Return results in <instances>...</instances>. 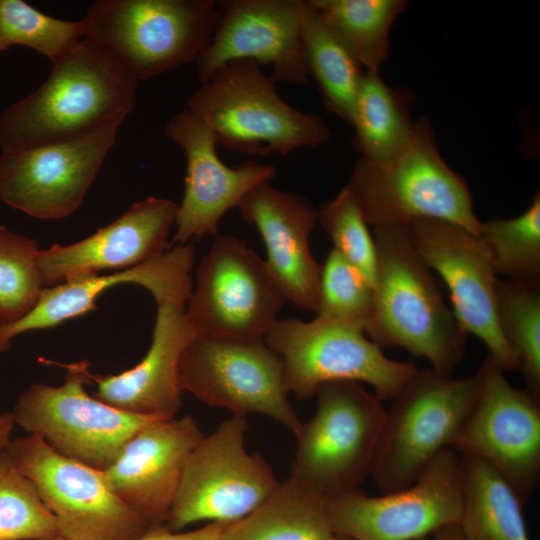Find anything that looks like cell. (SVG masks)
Segmentation results:
<instances>
[{"label":"cell","mask_w":540,"mask_h":540,"mask_svg":"<svg viewBox=\"0 0 540 540\" xmlns=\"http://www.w3.org/2000/svg\"><path fill=\"white\" fill-rule=\"evenodd\" d=\"M325 498L292 478L243 518L225 525L221 540H332Z\"/></svg>","instance_id":"obj_25"},{"label":"cell","mask_w":540,"mask_h":540,"mask_svg":"<svg viewBox=\"0 0 540 540\" xmlns=\"http://www.w3.org/2000/svg\"><path fill=\"white\" fill-rule=\"evenodd\" d=\"M264 341L282 360L289 394L299 399L328 382L354 381L369 384L381 401L392 400L418 371L414 362L387 357L362 328L317 316L278 319Z\"/></svg>","instance_id":"obj_8"},{"label":"cell","mask_w":540,"mask_h":540,"mask_svg":"<svg viewBox=\"0 0 540 540\" xmlns=\"http://www.w3.org/2000/svg\"><path fill=\"white\" fill-rule=\"evenodd\" d=\"M346 186L372 229L438 219L478 236L481 221L470 190L442 158L427 118L414 122L407 145L394 158L385 162L360 158Z\"/></svg>","instance_id":"obj_3"},{"label":"cell","mask_w":540,"mask_h":540,"mask_svg":"<svg viewBox=\"0 0 540 540\" xmlns=\"http://www.w3.org/2000/svg\"><path fill=\"white\" fill-rule=\"evenodd\" d=\"M227 524L208 523L191 531H172L162 526L149 529L141 536L127 540H221L223 529Z\"/></svg>","instance_id":"obj_37"},{"label":"cell","mask_w":540,"mask_h":540,"mask_svg":"<svg viewBox=\"0 0 540 540\" xmlns=\"http://www.w3.org/2000/svg\"><path fill=\"white\" fill-rule=\"evenodd\" d=\"M285 301L265 261L246 241L218 236L197 266L185 312L199 335L261 341Z\"/></svg>","instance_id":"obj_11"},{"label":"cell","mask_w":540,"mask_h":540,"mask_svg":"<svg viewBox=\"0 0 540 540\" xmlns=\"http://www.w3.org/2000/svg\"><path fill=\"white\" fill-rule=\"evenodd\" d=\"M51 64L36 90L1 113V150L80 138L121 125L133 111L138 81L90 41Z\"/></svg>","instance_id":"obj_1"},{"label":"cell","mask_w":540,"mask_h":540,"mask_svg":"<svg viewBox=\"0 0 540 540\" xmlns=\"http://www.w3.org/2000/svg\"><path fill=\"white\" fill-rule=\"evenodd\" d=\"M65 368L60 386L33 383L22 391L12 411L15 424L40 437L57 453L104 471L140 429L163 419L114 408L91 396L90 363L82 359Z\"/></svg>","instance_id":"obj_9"},{"label":"cell","mask_w":540,"mask_h":540,"mask_svg":"<svg viewBox=\"0 0 540 540\" xmlns=\"http://www.w3.org/2000/svg\"><path fill=\"white\" fill-rule=\"evenodd\" d=\"M14 426L15 420L12 412L0 414V452L5 451L12 440L11 434Z\"/></svg>","instance_id":"obj_38"},{"label":"cell","mask_w":540,"mask_h":540,"mask_svg":"<svg viewBox=\"0 0 540 540\" xmlns=\"http://www.w3.org/2000/svg\"><path fill=\"white\" fill-rule=\"evenodd\" d=\"M179 380L183 392L232 416L264 415L293 434L301 425L288 398L282 360L264 340L198 335L182 354Z\"/></svg>","instance_id":"obj_12"},{"label":"cell","mask_w":540,"mask_h":540,"mask_svg":"<svg viewBox=\"0 0 540 540\" xmlns=\"http://www.w3.org/2000/svg\"><path fill=\"white\" fill-rule=\"evenodd\" d=\"M201 83L186 109L227 150L283 156L298 148L318 147L330 138L325 121L289 105L278 94L276 81L254 61L229 62Z\"/></svg>","instance_id":"obj_4"},{"label":"cell","mask_w":540,"mask_h":540,"mask_svg":"<svg viewBox=\"0 0 540 540\" xmlns=\"http://www.w3.org/2000/svg\"><path fill=\"white\" fill-rule=\"evenodd\" d=\"M406 227L420 257L446 284L452 311L463 330L478 337L505 372L517 370L498 322V277L482 241L444 220L418 219Z\"/></svg>","instance_id":"obj_17"},{"label":"cell","mask_w":540,"mask_h":540,"mask_svg":"<svg viewBox=\"0 0 540 540\" xmlns=\"http://www.w3.org/2000/svg\"><path fill=\"white\" fill-rule=\"evenodd\" d=\"M198 335L186 315L185 305L157 304L152 343L144 358L119 374H91L97 385L93 396L129 413L175 417L183 393L179 380L181 357Z\"/></svg>","instance_id":"obj_24"},{"label":"cell","mask_w":540,"mask_h":540,"mask_svg":"<svg viewBox=\"0 0 540 540\" xmlns=\"http://www.w3.org/2000/svg\"><path fill=\"white\" fill-rule=\"evenodd\" d=\"M302 37L308 75L316 81L326 109L349 123L366 70L310 0L305 2Z\"/></svg>","instance_id":"obj_28"},{"label":"cell","mask_w":540,"mask_h":540,"mask_svg":"<svg viewBox=\"0 0 540 540\" xmlns=\"http://www.w3.org/2000/svg\"><path fill=\"white\" fill-rule=\"evenodd\" d=\"M477 237L488 250L497 276L512 280L539 279V192L521 215L481 221Z\"/></svg>","instance_id":"obj_31"},{"label":"cell","mask_w":540,"mask_h":540,"mask_svg":"<svg viewBox=\"0 0 540 540\" xmlns=\"http://www.w3.org/2000/svg\"><path fill=\"white\" fill-rule=\"evenodd\" d=\"M219 16L214 0H96L82 18L83 39L139 82L196 62Z\"/></svg>","instance_id":"obj_5"},{"label":"cell","mask_w":540,"mask_h":540,"mask_svg":"<svg viewBox=\"0 0 540 540\" xmlns=\"http://www.w3.org/2000/svg\"><path fill=\"white\" fill-rule=\"evenodd\" d=\"M237 208L259 231L267 251L265 264L286 301L316 312L321 264L310 248L317 222L311 201L266 182L252 189Z\"/></svg>","instance_id":"obj_23"},{"label":"cell","mask_w":540,"mask_h":540,"mask_svg":"<svg viewBox=\"0 0 540 540\" xmlns=\"http://www.w3.org/2000/svg\"><path fill=\"white\" fill-rule=\"evenodd\" d=\"M332 540H352V539L336 534V536Z\"/></svg>","instance_id":"obj_40"},{"label":"cell","mask_w":540,"mask_h":540,"mask_svg":"<svg viewBox=\"0 0 540 540\" xmlns=\"http://www.w3.org/2000/svg\"><path fill=\"white\" fill-rule=\"evenodd\" d=\"M120 125L61 142L1 150L0 200L42 220L62 219L83 202Z\"/></svg>","instance_id":"obj_16"},{"label":"cell","mask_w":540,"mask_h":540,"mask_svg":"<svg viewBox=\"0 0 540 540\" xmlns=\"http://www.w3.org/2000/svg\"><path fill=\"white\" fill-rule=\"evenodd\" d=\"M6 452L36 486L66 540H127L149 524L110 488L103 471L67 458L29 434L10 441Z\"/></svg>","instance_id":"obj_13"},{"label":"cell","mask_w":540,"mask_h":540,"mask_svg":"<svg viewBox=\"0 0 540 540\" xmlns=\"http://www.w3.org/2000/svg\"><path fill=\"white\" fill-rule=\"evenodd\" d=\"M317 221L330 236L335 249L374 284L376 247L372 232L352 193L345 186L317 209Z\"/></svg>","instance_id":"obj_36"},{"label":"cell","mask_w":540,"mask_h":540,"mask_svg":"<svg viewBox=\"0 0 540 540\" xmlns=\"http://www.w3.org/2000/svg\"><path fill=\"white\" fill-rule=\"evenodd\" d=\"M83 38L82 19L62 20L22 0H0V54L19 45L53 61Z\"/></svg>","instance_id":"obj_33"},{"label":"cell","mask_w":540,"mask_h":540,"mask_svg":"<svg viewBox=\"0 0 540 540\" xmlns=\"http://www.w3.org/2000/svg\"><path fill=\"white\" fill-rule=\"evenodd\" d=\"M479 390L478 371L454 378L418 369L386 410L371 473L380 493L412 485L437 454L451 448Z\"/></svg>","instance_id":"obj_7"},{"label":"cell","mask_w":540,"mask_h":540,"mask_svg":"<svg viewBox=\"0 0 540 540\" xmlns=\"http://www.w3.org/2000/svg\"><path fill=\"white\" fill-rule=\"evenodd\" d=\"M305 0L217 1L220 16L212 39L196 60L197 74L206 81L218 68L251 60L270 66L277 82L307 84L303 49Z\"/></svg>","instance_id":"obj_18"},{"label":"cell","mask_w":540,"mask_h":540,"mask_svg":"<svg viewBox=\"0 0 540 540\" xmlns=\"http://www.w3.org/2000/svg\"><path fill=\"white\" fill-rule=\"evenodd\" d=\"M191 416L155 420L132 436L103 471L113 492L153 527L166 521L183 469L202 439Z\"/></svg>","instance_id":"obj_21"},{"label":"cell","mask_w":540,"mask_h":540,"mask_svg":"<svg viewBox=\"0 0 540 540\" xmlns=\"http://www.w3.org/2000/svg\"><path fill=\"white\" fill-rule=\"evenodd\" d=\"M56 519L34 483L0 452V540H50Z\"/></svg>","instance_id":"obj_32"},{"label":"cell","mask_w":540,"mask_h":540,"mask_svg":"<svg viewBox=\"0 0 540 540\" xmlns=\"http://www.w3.org/2000/svg\"><path fill=\"white\" fill-rule=\"evenodd\" d=\"M34 239L0 225V325L12 324L36 305L43 284Z\"/></svg>","instance_id":"obj_34"},{"label":"cell","mask_w":540,"mask_h":540,"mask_svg":"<svg viewBox=\"0 0 540 540\" xmlns=\"http://www.w3.org/2000/svg\"><path fill=\"white\" fill-rule=\"evenodd\" d=\"M166 135L186 157L185 192L178 204L175 245L215 235L223 216L255 187L270 182L276 168L248 160L235 167L222 162L210 128L187 109L170 118Z\"/></svg>","instance_id":"obj_19"},{"label":"cell","mask_w":540,"mask_h":540,"mask_svg":"<svg viewBox=\"0 0 540 540\" xmlns=\"http://www.w3.org/2000/svg\"><path fill=\"white\" fill-rule=\"evenodd\" d=\"M500 329L526 384L540 401V278L496 281Z\"/></svg>","instance_id":"obj_30"},{"label":"cell","mask_w":540,"mask_h":540,"mask_svg":"<svg viewBox=\"0 0 540 540\" xmlns=\"http://www.w3.org/2000/svg\"><path fill=\"white\" fill-rule=\"evenodd\" d=\"M463 502L460 526L468 540H530L523 502L487 463L461 455Z\"/></svg>","instance_id":"obj_27"},{"label":"cell","mask_w":540,"mask_h":540,"mask_svg":"<svg viewBox=\"0 0 540 540\" xmlns=\"http://www.w3.org/2000/svg\"><path fill=\"white\" fill-rule=\"evenodd\" d=\"M463 485L461 455L442 450L410 486L379 496L360 490L325 498L335 534L352 540H417L459 523Z\"/></svg>","instance_id":"obj_14"},{"label":"cell","mask_w":540,"mask_h":540,"mask_svg":"<svg viewBox=\"0 0 540 540\" xmlns=\"http://www.w3.org/2000/svg\"><path fill=\"white\" fill-rule=\"evenodd\" d=\"M478 397L451 449L495 469L524 503L540 480V401L513 387L488 355Z\"/></svg>","instance_id":"obj_15"},{"label":"cell","mask_w":540,"mask_h":540,"mask_svg":"<svg viewBox=\"0 0 540 540\" xmlns=\"http://www.w3.org/2000/svg\"><path fill=\"white\" fill-rule=\"evenodd\" d=\"M413 98L408 89L389 86L379 71H365L349 121L360 158L385 162L405 148L414 126Z\"/></svg>","instance_id":"obj_26"},{"label":"cell","mask_w":540,"mask_h":540,"mask_svg":"<svg viewBox=\"0 0 540 540\" xmlns=\"http://www.w3.org/2000/svg\"><path fill=\"white\" fill-rule=\"evenodd\" d=\"M365 70L379 71L389 52V36L404 0H310Z\"/></svg>","instance_id":"obj_29"},{"label":"cell","mask_w":540,"mask_h":540,"mask_svg":"<svg viewBox=\"0 0 540 540\" xmlns=\"http://www.w3.org/2000/svg\"><path fill=\"white\" fill-rule=\"evenodd\" d=\"M177 209L178 204L170 199L150 196L76 243L39 250L37 267L43 286L106 269L131 268L162 254L169 249L167 239Z\"/></svg>","instance_id":"obj_20"},{"label":"cell","mask_w":540,"mask_h":540,"mask_svg":"<svg viewBox=\"0 0 540 540\" xmlns=\"http://www.w3.org/2000/svg\"><path fill=\"white\" fill-rule=\"evenodd\" d=\"M247 429L246 418L232 416L193 448L166 519L168 529L233 523L276 490L280 482L270 465L246 449Z\"/></svg>","instance_id":"obj_10"},{"label":"cell","mask_w":540,"mask_h":540,"mask_svg":"<svg viewBox=\"0 0 540 540\" xmlns=\"http://www.w3.org/2000/svg\"><path fill=\"white\" fill-rule=\"evenodd\" d=\"M50 540H66V539H64V538L61 537V536H57V537H55V538H53V539H50Z\"/></svg>","instance_id":"obj_41"},{"label":"cell","mask_w":540,"mask_h":540,"mask_svg":"<svg viewBox=\"0 0 540 540\" xmlns=\"http://www.w3.org/2000/svg\"><path fill=\"white\" fill-rule=\"evenodd\" d=\"M376 247L374 306L366 329L383 348H402L452 375L467 333L446 304L432 270L420 257L406 226L373 228Z\"/></svg>","instance_id":"obj_2"},{"label":"cell","mask_w":540,"mask_h":540,"mask_svg":"<svg viewBox=\"0 0 540 540\" xmlns=\"http://www.w3.org/2000/svg\"><path fill=\"white\" fill-rule=\"evenodd\" d=\"M433 535L434 540H468L459 523L444 526Z\"/></svg>","instance_id":"obj_39"},{"label":"cell","mask_w":540,"mask_h":540,"mask_svg":"<svg viewBox=\"0 0 540 540\" xmlns=\"http://www.w3.org/2000/svg\"><path fill=\"white\" fill-rule=\"evenodd\" d=\"M315 396V412L294 434L290 478L323 498L359 490L371 476L387 409L354 381L325 383Z\"/></svg>","instance_id":"obj_6"},{"label":"cell","mask_w":540,"mask_h":540,"mask_svg":"<svg viewBox=\"0 0 540 540\" xmlns=\"http://www.w3.org/2000/svg\"><path fill=\"white\" fill-rule=\"evenodd\" d=\"M194 246L175 245L162 254L109 275H88L43 288L34 308L22 319L0 325V352L25 332L56 327L97 308L98 297L118 284L132 283L147 289L157 304L186 305L192 290Z\"/></svg>","instance_id":"obj_22"},{"label":"cell","mask_w":540,"mask_h":540,"mask_svg":"<svg viewBox=\"0 0 540 540\" xmlns=\"http://www.w3.org/2000/svg\"><path fill=\"white\" fill-rule=\"evenodd\" d=\"M373 306V284L332 248L321 265L316 316L355 325L366 332Z\"/></svg>","instance_id":"obj_35"}]
</instances>
